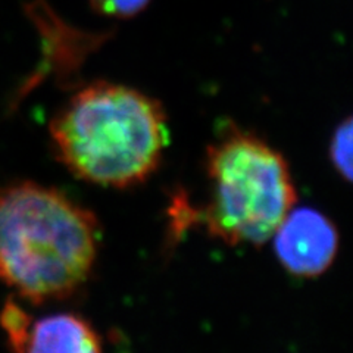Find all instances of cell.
<instances>
[{
	"label": "cell",
	"mask_w": 353,
	"mask_h": 353,
	"mask_svg": "<svg viewBox=\"0 0 353 353\" xmlns=\"http://www.w3.org/2000/svg\"><path fill=\"white\" fill-rule=\"evenodd\" d=\"M22 353H103L101 336L83 316L61 312L32 321Z\"/></svg>",
	"instance_id": "5b68a950"
},
{
	"label": "cell",
	"mask_w": 353,
	"mask_h": 353,
	"mask_svg": "<svg viewBox=\"0 0 353 353\" xmlns=\"http://www.w3.org/2000/svg\"><path fill=\"white\" fill-rule=\"evenodd\" d=\"M31 323L32 316L24 307L14 299L6 301L0 311V327L5 331L9 349L12 353H22L24 350Z\"/></svg>",
	"instance_id": "8992f818"
},
{
	"label": "cell",
	"mask_w": 353,
	"mask_h": 353,
	"mask_svg": "<svg viewBox=\"0 0 353 353\" xmlns=\"http://www.w3.org/2000/svg\"><path fill=\"white\" fill-rule=\"evenodd\" d=\"M352 119L347 118L333 132L330 140V161L340 176L352 180Z\"/></svg>",
	"instance_id": "52a82bcc"
},
{
	"label": "cell",
	"mask_w": 353,
	"mask_h": 353,
	"mask_svg": "<svg viewBox=\"0 0 353 353\" xmlns=\"http://www.w3.org/2000/svg\"><path fill=\"white\" fill-rule=\"evenodd\" d=\"M96 12L109 18L127 19L145 10L152 0H88Z\"/></svg>",
	"instance_id": "ba28073f"
},
{
	"label": "cell",
	"mask_w": 353,
	"mask_h": 353,
	"mask_svg": "<svg viewBox=\"0 0 353 353\" xmlns=\"http://www.w3.org/2000/svg\"><path fill=\"white\" fill-rule=\"evenodd\" d=\"M58 161L74 176L110 189L145 183L170 140L168 118L152 96L125 84L83 85L49 125Z\"/></svg>",
	"instance_id": "7a4b0ae2"
},
{
	"label": "cell",
	"mask_w": 353,
	"mask_h": 353,
	"mask_svg": "<svg viewBox=\"0 0 353 353\" xmlns=\"http://www.w3.org/2000/svg\"><path fill=\"white\" fill-rule=\"evenodd\" d=\"M99 231L90 209L54 187H0V280L31 303L66 299L90 279Z\"/></svg>",
	"instance_id": "6da1fadb"
},
{
	"label": "cell",
	"mask_w": 353,
	"mask_h": 353,
	"mask_svg": "<svg viewBox=\"0 0 353 353\" xmlns=\"http://www.w3.org/2000/svg\"><path fill=\"white\" fill-rule=\"evenodd\" d=\"M272 237L275 255L283 268L296 277H319L337 256L336 225L312 208H293Z\"/></svg>",
	"instance_id": "277c9868"
},
{
	"label": "cell",
	"mask_w": 353,
	"mask_h": 353,
	"mask_svg": "<svg viewBox=\"0 0 353 353\" xmlns=\"http://www.w3.org/2000/svg\"><path fill=\"white\" fill-rule=\"evenodd\" d=\"M209 199L196 221L228 246H262L297 202L283 154L237 127L227 128L206 149Z\"/></svg>",
	"instance_id": "3957f363"
}]
</instances>
